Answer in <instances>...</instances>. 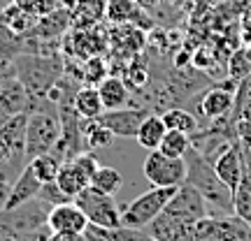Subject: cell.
Listing matches in <instances>:
<instances>
[{"instance_id":"20","label":"cell","mask_w":251,"mask_h":241,"mask_svg":"<svg viewBox=\"0 0 251 241\" xmlns=\"http://www.w3.org/2000/svg\"><path fill=\"white\" fill-rule=\"evenodd\" d=\"M98 93H100V100H102L105 111L126 107V102L130 98V88H128V84H126L119 74H107V77L98 84Z\"/></svg>"},{"instance_id":"6","label":"cell","mask_w":251,"mask_h":241,"mask_svg":"<svg viewBox=\"0 0 251 241\" xmlns=\"http://www.w3.org/2000/svg\"><path fill=\"white\" fill-rule=\"evenodd\" d=\"M193 241H251V227L235 214H209L198 220Z\"/></svg>"},{"instance_id":"40","label":"cell","mask_w":251,"mask_h":241,"mask_svg":"<svg viewBox=\"0 0 251 241\" xmlns=\"http://www.w3.org/2000/svg\"><path fill=\"white\" fill-rule=\"evenodd\" d=\"M135 2H137L142 9H153V7L161 5V0H135Z\"/></svg>"},{"instance_id":"8","label":"cell","mask_w":251,"mask_h":241,"mask_svg":"<svg viewBox=\"0 0 251 241\" xmlns=\"http://www.w3.org/2000/svg\"><path fill=\"white\" fill-rule=\"evenodd\" d=\"M163 211H168V214L177 216V218H184L188 223L198 225V220H202L205 216H209V206H207L205 197L200 195L191 183L184 181V183L175 190V195L170 197V202L165 204Z\"/></svg>"},{"instance_id":"12","label":"cell","mask_w":251,"mask_h":241,"mask_svg":"<svg viewBox=\"0 0 251 241\" xmlns=\"http://www.w3.org/2000/svg\"><path fill=\"white\" fill-rule=\"evenodd\" d=\"M193 230H196L193 223L177 218L168 211H161L144 227V232L156 241H193Z\"/></svg>"},{"instance_id":"31","label":"cell","mask_w":251,"mask_h":241,"mask_svg":"<svg viewBox=\"0 0 251 241\" xmlns=\"http://www.w3.org/2000/svg\"><path fill=\"white\" fill-rule=\"evenodd\" d=\"M188 149H191V137L181 130H168L161 146H158V151H163L165 155H172V158H184V153Z\"/></svg>"},{"instance_id":"2","label":"cell","mask_w":251,"mask_h":241,"mask_svg":"<svg viewBox=\"0 0 251 241\" xmlns=\"http://www.w3.org/2000/svg\"><path fill=\"white\" fill-rule=\"evenodd\" d=\"M14 74L35 98H47V93L65 74V61L61 54H21L12 61Z\"/></svg>"},{"instance_id":"21","label":"cell","mask_w":251,"mask_h":241,"mask_svg":"<svg viewBox=\"0 0 251 241\" xmlns=\"http://www.w3.org/2000/svg\"><path fill=\"white\" fill-rule=\"evenodd\" d=\"M56 183H58V188H61V190L70 197V199H75V197L79 195L84 188L91 186V179L84 174V172H81V167L75 160H65L61 165V170H58Z\"/></svg>"},{"instance_id":"23","label":"cell","mask_w":251,"mask_h":241,"mask_svg":"<svg viewBox=\"0 0 251 241\" xmlns=\"http://www.w3.org/2000/svg\"><path fill=\"white\" fill-rule=\"evenodd\" d=\"M75 109L84 121H93L98 118L105 107H102V100H100L98 86H79L75 93Z\"/></svg>"},{"instance_id":"4","label":"cell","mask_w":251,"mask_h":241,"mask_svg":"<svg viewBox=\"0 0 251 241\" xmlns=\"http://www.w3.org/2000/svg\"><path fill=\"white\" fill-rule=\"evenodd\" d=\"M177 188L153 186L151 190H147L140 197H135L133 202L126 204V209L121 211V225L124 227H133V230H144L165 209V204L170 202V197L175 195Z\"/></svg>"},{"instance_id":"25","label":"cell","mask_w":251,"mask_h":241,"mask_svg":"<svg viewBox=\"0 0 251 241\" xmlns=\"http://www.w3.org/2000/svg\"><path fill=\"white\" fill-rule=\"evenodd\" d=\"M81 137H84V149H107L114 142V134L105 125H100L96 118L81 123Z\"/></svg>"},{"instance_id":"36","label":"cell","mask_w":251,"mask_h":241,"mask_svg":"<svg viewBox=\"0 0 251 241\" xmlns=\"http://www.w3.org/2000/svg\"><path fill=\"white\" fill-rule=\"evenodd\" d=\"M126 84H128V88L133 86V88H142V84L147 81V67H144V61H137L128 67V77H126Z\"/></svg>"},{"instance_id":"7","label":"cell","mask_w":251,"mask_h":241,"mask_svg":"<svg viewBox=\"0 0 251 241\" xmlns=\"http://www.w3.org/2000/svg\"><path fill=\"white\" fill-rule=\"evenodd\" d=\"M142 174L151 186L158 188H177L186 181V160L172 158L163 151H149L142 162Z\"/></svg>"},{"instance_id":"39","label":"cell","mask_w":251,"mask_h":241,"mask_svg":"<svg viewBox=\"0 0 251 241\" xmlns=\"http://www.w3.org/2000/svg\"><path fill=\"white\" fill-rule=\"evenodd\" d=\"M14 72V67H12V63H7V61H0V86H2V81L7 79L9 74Z\"/></svg>"},{"instance_id":"9","label":"cell","mask_w":251,"mask_h":241,"mask_svg":"<svg viewBox=\"0 0 251 241\" xmlns=\"http://www.w3.org/2000/svg\"><path fill=\"white\" fill-rule=\"evenodd\" d=\"M26 121H28V114H17V116H9L0 123V170L7 162L24 158Z\"/></svg>"},{"instance_id":"33","label":"cell","mask_w":251,"mask_h":241,"mask_svg":"<svg viewBox=\"0 0 251 241\" xmlns=\"http://www.w3.org/2000/svg\"><path fill=\"white\" fill-rule=\"evenodd\" d=\"M233 111H235V116L237 118L251 121V74L249 77H244V79L237 84Z\"/></svg>"},{"instance_id":"15","label":"cell","mask_w":251,"mask_h":241,"mask_svg":"<svg viewBox=\"0 0 251 241\" xmlns=\"http://www.w3.org/2000/svg\"><path fill=\"white\" fill-rule=\"evenodd\" d=\"M40 188H42V181L35 176L30 162H26V167L21 170V174H19L17 179H14V183L9 186L7 199H5V204H2V211H14V209H19L21 204L35 199L37 193H40Z\"/></svg>"},{"instance_id":"22","label":"cell","mask_w":251,"mask_h":241,"mask_svg":"<svg viewBox=\"0 0 251 241\" xmlns=\"http://www.w3.org/2000/svg\"><path fill=\"white\" fill-rule=\"evenodd\" d=\"M165 132H168V125H165V121H163L161 114H149V116L142 121V125H140V130H137V144L142 146V149H147V151H156L158 146H161L163 137H165Z\"/></svg>"},{"instance_id":"32","label":"cell","mask_w":251,"mask_h":241,"mask_svg":"<svg viewBox=\"0 0 251 241\" xmlns=\"http://www.w3.org/2000/svg\"><path fill=\"white\" fill-rule=\"evenodd\" d=\"M233 214L251 227V183L244 181L233 190Z\"/></svg>"},{"instance_id":"18","label":"cell","mask_w":251,"mask_h":241,"mask_svg":"<svg viewBox=\"0 0 251 241\" xmlns=\"http://www.w3.org/2000/svg\"><path fill=\"white\" fill-rule=\"evenodd\" d=\"M68 42H72V54L79 56V58H93V56H100L107 46V40L100 35V26L96 28H84V30H75L72 33H65Z\"/></svg>"},{"instance_id":"37","label":"cell","mask_w":251,"mask_h":241,"mask_svg":"<svg viewBox=\"0 0 251 241\" xmlns=\"http://www.w3.org/2000/svg\"><path fill=\"white\" fill-rule=\"evenodd\" d=\"M237 146H240V158H242L244 181L251 183V137H237Z\"/></svg>"},{"instance_id":"10","label":"cell","mask_w":251,"mask_h":241,"mask_svg":"<svg viewBox=\"0 0 251 241\" xmlns=\"http://www.w3.org/2000/svg\"><path fill=\"white\" fill-rule=\"evenodd\" d=\"M37 102H40V98L28 93V88L19 81L14 72L2 81V86H0V114L5 118L17 116V114H28V111L35 109Z\"/></svg>"},{"instance_id":"41","label":"cell","mask_w":251,"mask_h":241,"mask_svg":"<svg viewBox=\"0 0 251 241\" xmlns=\"http://www.w3.org/2000/svg\"><path fill=\"white\" fill-rule=\"evenodd\" d=\"M244 56H247V61L251 63V46H249V49H247V51H244Z\"/></svg>"},{"instance_id":"30","label":"cell","mask_w":251,"mask_h":241,"mask_svg":"<svg viewBox=\"0 0 251 241\" xmlns=\"http://www.w3.org/2000/svg\"><path fill=\"white\" fill-rule=\"evenodd\" d=\"M28 162H30L35 176L42 181V183L56 181L58 170H61V165H63V160L56 155V153H42V155H37V158H33V160H28Z\"/></svg>"},{"instance_id":"11","label":"cell","mask_w":251,"mask_h":241,"mask_svg":"<svg viewBox=\"0 0 251 241\" xmlns=\"http://www.w3.org/2000/svg\"><path fill=\"white\" fill-rule=\"evenodd\" d=\"M151 111H147L142 107H121V109H109V111H102L96 121L100 125H105L114 137H137V130L147 116Z\"/></svg>"},{"instance_id":"16","label":"cell","mask_w":251,"mask_h":241,"mask_svg":"<svg viewBox=\"0 0 251 241\" xmlns=\"http://www.w3.org/2000/svg\"><path fill=\"white\" fill-rule=\"evenodd\" d=\"M214 172L216 176L224 181V186L233 193L235 188L242 183L244 179V172H242V158H240V146H237V139H235L230 146H226L224 151L216 155L214 160Z\"/></svg>"},{"instance_id":"1","label":"cell","mask_w":251,"mask_h":241,"mask_svg":"<svg viewBox=\"0 0 251 241\" xmlns=\"http://www.w3.org/2000/svg\"><path fill=\"white\" fill-rule=\"evenodd\" d=\"M184 160H186V183H191L200 195L205 197L209 214L212 216L233 214V193L224 186V181L216 176L212 160H207L193 144L184 153Z\"/></svg>"},{"instance_id":"26","label":"cell","mask_w":251,"mask_h":241,"mask_svg":"<svg viewBox=\"0 0 251 241\" xmlns=\"http://www.w3.org/2000/svg\"><path fill=\"white\" fill-rule=\"evenodd\" d=\"M91 186L96 188V190H100V193H105V195H117L119 190H121V186H124V174L117 167L100 165L96 176L91 179Z\"/></svg>"},{"instance_id":"27","label":"cell","mask_w":251,"mask_h":241,"mask_svg":"<svg viewBox=\"0 0 251 241\" xmlns=\"http://www.w3.org/2000/svg\"><path fill=\"white\" fill-rule=\"evenodd\" d=\"M105 77H107V63L102 56L86 58V63L75 70V79L84 81V86H98Z\"/></svg>"},{"instance_id":"34","label":"cell","mask_w":251,"mask_h":241,"mask_svg":"<svg viewBox=\"0 0 251 241\" xmlns=\"http://www.w3.org/2000/svg\"><path fill=\"white\" fill-rule=\"evenodd\" d=\"M37 199H42L45 204L49 206H56V204H65V202H72L70 197L63 193L56 181H49V183H42L40 193H37Z\"/></svg>"},{"instance_id":"35","label":"cell","mask_w":251,"mask_h":241,"mask_svg":"<svg viewBox=\"0 0 251 241\" xmlns=\"http://www.w3.org/2000/svg\"><path fill=\"white\" fill-rule=\"evenodd\" d=\"M12 2L19 5L21 9H26V12H30L33 17H45V14H49L51 9L61 5L58 0H12Z\"/></svg>"},{"instance_id":"19","label":"cell","mask_w":251,"mask_h":241,"mask_svg":"<svg viewBox=\"0 0 251 241\" xmlns=\"http://www.w3.org/2000/svg\"><path fill=\"white\" fill-rule=\"evenodd\" d=\"M105 7L107 0H75L70 7V19L75 30H84V28H96L100 21L105 19Z\"/></svg>"},{"instance_id":"29","label":"cell","mask_w":251,"mask_h":241,"mask_svg":"<svg viewBox=\"0 0 251 241\" xmlns=\"http://www.w3.org/2000/svg\"><path fill=\"white\" fill-rule=\"evenodd\" d=\"M163 121L168 125V130H181L188 137H193L198 132V118L188 109H168L163 114Z\"/></svg>"},{"instance_id":"28","label":"cell","mask_w":251,"mask_h":241,"mask_svg":"<svg viewBox=\"0 0 251 241\" xmlns=\"http://www.w3.org/2000/svg\"><path fill=\"white\" fill-rule=\"evenodd\" d=\"M137 12H140V5L135 0H107L105 19L114 26H121V23H130Z\"/></svg>"},{"instance_id":"17","label":"cell","mask_w":251,"mask_h":241,"mask_svg":"<svg viewBox=\"0 0 251 241\" xmlns=\"http://www.w3.org/2000/svg\"><path fill=\"white\" fill-rule=\"evenodd\" d=\"M72 28V19H70V7H63L58 5L56 9H51L45 17H37L33 33L42 40H63V35Z\"/></svg>"},{"instance_id":"24","label":"cell","mask_w":251,"mask_h":241,"mask_svg":"<svg viewBox=\"0 0 251 241\" xmlns=\"http://www.w3.org/2000/svg\"><path fill=\"white\" fill-rule=\"evenodd\" d=\"M35 21H37V17H33L30 12L21 9L14 2H9V5H5V7L0 9V23L5 28H9L12 33H19V35L30 33L33 26H35Z\"/></svg>"},{"instance_id":"5","label":"cell","mask_w":251,"mask_h":241,"mask_svg":"<svg viewBox=\"0 0 251 241\" xmlns=\"http://www.w3.org/2000/svg\"><path fill=\"white\" fill-rule=\"evenodd\" d=\"M75 204L79 206L91 225H98L105 230L121 227V211H119L114 195H105L93 186H86L79 195L75 197Z\"/></svg>"},{"instance_id":"14","label":"cell","mask_w":251,"mask_h":241,"mask_svg":"<svg viewBox=\"0 0 251 241\" xmlns=\"http://www.w3.org/2000/svg\"><path fill=\"white\" fill-rule=\"evenodd\" d=\"M47 227L51 232H84L89 227V218L84 216L79 206L72 202L56 204L47 214Z\"/></svg>"},{"instance_id":"13","label":"cell","mask_w":251,"mask_h":241,"mask_svg":"<svg viewBox=\"0 0 251 241\" xmlns=\"http://www.w3.org/2000/svg\"><path fill=\"white\" fill-rule=\"evenodd\" d=\"M235 90H237V86L233 81H224V84H216L212 88H207L200 98V114L212 118V121L228 116L235 105Z\"/></svg>"},{"instance_id":"38","label":"cell","mask_w":251,"mask_h":241,"mask_svg":"<svg viewBox=\"0 0 251 241\" xmlns=\"http://www.w3.org/2000/svg\"><path fill=\"white\" fill-rule=\"evenodd\" d=\"M47 241H86L84 232H49Z\"/></svg>"},{"instance_id":"3","label":"cell","mask_w":251,"mask_h":241,"mask_svg":"<svg viewBox=\"0 0 251 241\" xmlns=\"http://www.w3.org/2000/svg\"><path fill=\"white\" fill-rule=\"evenodd\" d=\"M61 139V118L58 109L49 98H40L33 111H28L26 121V146L24 158L33 160L42 153H51Z\"/></svg>"}]
</instances>
